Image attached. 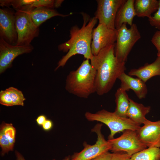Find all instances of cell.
<instances>
[{"label":"cell","instance_id":"cell-1","mask_svg":"<svg viewBox=\"0 0 160 160\" xmlns=\"http://www.w3.org/2000/svg\"><path fill=\"white\" fill-rule=\"evenodd\" d=\"M115 47L114 44L106 47L90 60L96 71V92L99 95L108 92L126 70L125 63L120 61L116 57Z\"/></svg>","mask_w":160,"mask_h":160},{"label":"cell","instance_id":"cell-2","mask_svg":"<svg viewBox=\"0 0 160 160\" xmlns=\"http://www.w3.org/2000/svg\"><path fill=\"white\" fill-rule=\"evenodd\" d=\"M82 15L83 23L81 28L77 25L71 27L70 39L58 46L59 51L67 53L58 62L55 70L64 66L70 58L76 54L82 55L90 60L94 56L91 49L92 32L98 20L95 17L89 19V16L85 13H82Z\"/></svg>","mask_w":160,"mask_h":160},{"label":"cell","instance_id":"cell-3","mask_svg":"<svg viewBox=\"0 0 160 160\" xmlns=\"http://www.w3.org/2000/svg\"><path fill=\"white\" fill-rule=\"evenodd\" d=\"M96 71L89 63V60H84L75 70L67 76L65 88L69 93L78 97L87 98L96 92Z\"/></svg>","mask_w":160,"mask_h":160},{"label":"cell","instance_id":"cell-4","mask_svg":"<svg viewBox=\"0 0 160 160\" xmlns=\"http://www.w3.org/2000/svg\"><path fill=\"white\" fill-rule=\"evenodd\" d=\"M85 116L89 121H97L103 123L109 128L111 133L108 140L114 138L115 135L119 132L130 129L137 131L140 127V125L130 119L121 117L113 112L103 109L93 113L86 112Z\"/></svg>","mask_w":160,"mask_h":160},{"label":"cell","instance_id":"cell-5","mask_svg":"<svg viewBox=\"0 0 160 160\" xmlns=\"http://www.w3.org/2000/svg\"><path fill=\"white\" fill-rule=\"evenodd\" d=\"M35 8L30 6L16 10L15 25L18 36L16 45H30L33 40L39 36V28L33 23L30 16V12Z\"/></svg>","mask_w":160,"mask_h":160},{"label":"cell","instance_id":"cell-6","mask_svg":"<svg viewBox=\"0 0 160 160\" xmlns=\"http://www.w3.org/2000/svg\"><path fill=\"white\" fill-rule=\"evenodd\" d=\"M116 44L115 54L120 62L125 63L129 54L136 43L141 38L136 24L133 23L128 28L126 24L116 29Z\"/></svg>","mask_w":160,"mask_h":160},{"label":"cell","instance_id":"cell-7","mask_svg":"<svg viewBox=\"0 0 160 160\" xmlns=\"http://www.w3.org/2000/svg\"><path fill=\"white\" fill-rule=\"evenodd\" d=\"M108 141L111 145L110 151L113 153L124 151L131 156L147 148L139 140L137 131L132 130H125L120 136Z\"/></svg>","mask_w":160,"mask_h":160},{"label":"cell","instance_id":"cell-8","mask_svg":"<svg viewBox=\"0 0 160 160\" xmlns=\"http://www.w3.org/2000/svg\"><path fill=\"white\" fill-rule=\"evenodd\" d=\"M102 124H98L92 130L97 135V140L95 143L92 145L84 143V149L80 152L74 154L71 160H91L111 150V144L105 140L102 133Z\"/></svg>","mask_w":160,"mask_h":160},{"label":"cell","instance_id":"cell-9","mask_svg":"<svg viewBox=\"0 0 160 160\" xmlns=\"http://www.w3.org/2000/svg\"><path fill=\"white\" fill-rule=\"evenodd\" d=\"M126 0H97V7L95 17L99 23L115 30L116 16L119 9Z\"/></svg>","mask_w":160,"mask_h":160},{"label":"cell","instance_id":"cell-10","mask_svg":"<svg viewBox=\"0 0 160 160\" xmlns=\"http://www.w3.org/2000/svg\"><path fill=\"white\" fill-rule=\"evenodd\" d=\"M33 49L31 45H11L0 38V73H2L12 65L14 60L20 55L31 52Z\"/></svg>","mask_w":160,"mask_h":160},{"label":"cell","instance_id":"cell-11","mask_svg":"<svg viewBox=\"0 0 160 160\" xmlns=\"http://www.w3.org/2000/svg\"><path fill=\"white\" fill-rule=\"evenodd\" d=\"M15 13L8 8L0 9V38L13 45H16L18 39Z\"/></svg>","mask_w":160,"mask_h":160},{"label":"cell","instance_id":"cell-12","mask_svg":"<svg viewBox=\"0 0 160 160\" xmlns=\"http://www.w3.org/2000/svg\"><path fill=\"white\" fill-rule=\"evenodd\" d=\"M116 41V29L108 28L99 23L92 32L91 49L93 55H97L101 50L108 45L114 44Z\"/></svg>","mask_w":160,"mask_h":160},{"label":"cell","instance_id":"cell-13","mask_svg":"<svg viewBox=\"0 0 160 160\" xmlns=\"http://www.w3.org/2000/svg\"><path fill=\"white\" fill-rule=\"evenodd\" d=\"M137 132L140 140L147 147L160 148V120H149Z\"/></svg>","mask_w":160,"mask_h":160},{"label":"cell","instance_id":"cell-14","mask_svg":"<svg viewBox=\"0 0 160 160\" xmlns=\"http://www.w3.org/2000/svg\"><path fill=\"white\" fill-rule=\"evenodd\" d=\"M121 81V87L123 89L129 91L133 90L139 99L144 98L148 92L145 83L138 78H133L131 76L122 73L119 77Z\"/></svg>","mask_w":160,"mask_h":160},{"label":"cell","instance_id":"cell-15","mask_svg":"<svg viewBox=\"0 0 160 160\" xmlns=\"http://www.w3.org/2000/svg\"><path fill=\"white\" fill-rule=\"evenodd\" d=\"M16 130L11 123H2L0 129V145L2 156L13 150Z\"/></svg>","mask_w":160,"mask_h":160},{"label":"cell","instance_id":"cell-16","mask_svg":"<svg viewBox=\"0 0 160 160\" xmlns=\"http://www.w3.org/2000/svg\"><path fill=\"white\" fill-rule=\"evenodd\" d=\"M135 0H126L117 13L115 23V29L120 28L124 24L131 26L134 17L136 16L134 4Z\"/></svg>","mask_w":160,"mask_h":160},{"label":"cell","instance_id":"cell-17","mask_svg":"<svg viewBox=\"0 0 160 160\" xmlns=\"http://www.w3.org/2000/svg\"><path fill=\"white\" fill-rule=\"evenodd\" d=\"M129 75L136 76L145 83L154 76H160V57L157 56L151 63H146L137 69L131 70Z\"/></svg>","mask_w":160,"mask_h":160},{"label":"cell","instance_id":"cell-18","mask_svg":"<svg viewBox=\"0 0 160 160\" xmlns=\"http://www.w3.org/2000/svg\"><path fill=\"white\" fill-rule=\"evenodd\" d=\"M129 101V106L127 113V118L140 125L147 123L149 120L146 118L145 116L150 112L151 107L145 106L130 98Z\"/></svg>","mask_w":160,"mask_h":160},{"label":"cell","instance_id":"cell-19","mask_svg":"<svg viewBox=\"0 0 160 160\" xmlns=\"http://www.w3.org/2000/svg\"><path fill=\"white\" fill-rule=\"evenodd\" d=\"M70 15L63 14L53 8L47 7L35 8L30 12V16L33 22L39 27L43 23L52 17L56 16L64 17Z\"/></svg>","mask_w":160,"mask_h":160},{"label":"cell","instance_id":"cell-20","mask_svg":"<svg viewBox=\"0 0 160 160\" xmlns=\"http://www.w3.org/2000/svg\"><path fill=\"white\" fill-rule=\"evenodd\" d=\"M134 6L136 16L139 17L149 18L155 12L159 7L157 0H135Z\"/></svg>","mask_w":160,"mask_h":160},{"label":"cell","instance_id":"cell-21","mask_svg":"<svg viewBox=\"0 0 160 160\" xmlns=\"http://www.w3.org/2000/svg\"><path fill=\"white\" fill-rule=\"evenodd\" d=\"M116 106L114 113L121 117L127 118V113L129 106V98L126 91L120 87L115 94Z\"/></svg>","mask_w":160,"mask_h":160},{"label":"cell","instance_id":"cell-22","mask_svg":"<svg viewBox=\"0 0 160 160\" xmlns=\"http://www.w3.org/2000/svg\"><path fill=\"white\" fill-rule=\"evenodd\" d=\"M130 160H160V148L148 147L133 155Z\"/></svg>","mask_w":160,"mask_h":160},{"label":"cell","instance_id":"cell-23","mask_svg":"<svg viewBox=\"0 0 160 160\" xmlns=\"http://www.w3.org/2000/svg\"><path fill=\"white\" fill-rule=\"evenodd\" d=\"M7 89L9 92L13 106L24 105V102L25 99L21 91L13 87Z\"/></svg>","mask_w":160,"mask_h":160},{"label":"cell","instance_id":"cell-24","mask_svg":"<svg viewBox=\"0 0 160 160\" xmlns=\"http://www.w3.org/2000/svg\"><path fill=\"white\" fill-rule=\"evenodd\" d=\"M34 0H11V5L16 10L33 5Z\"/></svg>","mask_w":160,"mask_h":160},{"label":"cell","instance_id":"cell-25","mask_svg":"<svg viewBox=\"0 0 160 160\" xmlns=\"http://www.w3.org/2000/svg\"><path fill=\"white\" fill-rule=\"evenodd\" d=\"M159 1V7L153 16L148 18L150 25L160 30V0Z\"/></svg>","mask_w":160,"mask_h":160},{"label":"cell","instance_id":"cell-26","mask_svg":"<svg viewBox=\"0 0 160 160\" xmlns=\"http://www.w3.org/2000/svg\"><path fill=\"white\" fill-rule=\"evenodd\" d=\"M0 103L7 106H13L9 92L7 89L0 92Z\"/></svg>","mask_w":160,"mask_h":160},{"label":"cell","instance_id":"cell-27","mask_svg":"<svg viewBox=\"0 0 160 160\" xmlns=\"http://www.w3.org/2000/svg\"><path fill=\"white\" fill-rule=\"evenodd\" d=\"M55 0H34L33 6L35 8L47 7L55 8Z\"/></svg>","mask_w":160,"mask_h":160},{"label":"cell","instance_id":"cell-28","mask_svg":"<svg viewBox=\"0 0 160 160\" xmlns=\"http://www.w3.org/2000/svg\"><path fill=\"white\" fill-rule=\"evenodd\" d=\"M151 41L156 48L158 52H160V30L157 31L154 33Z\"/></svg>","mask_w":160,"mask_h":160},{"label":"cell","instance_id":"cell-29","mask_svg":"<svg viewBox=\"0 0 160 160\" xmlns=\"http://www.w3.org/2000/svg\"><path fill=\"white\" fill-rule=\"evenodd\" d=\"M131 156L127 153H113L111 160H130Z\"/></svg>","mask_w":160,"mask_h":160},{"label":"cell","instance_id":"cell-30","mask_svg":"<svg viewBox=\"0 0 160 160\" xmlns=\"http://www.w3.org/2000/svg\"><path fill=\"white\" fill-rule=\"evenodd\" d=\"M112 155L113 153H111L108 151L91 160H111Z\"/></svg>","mask_w":160,"mask_h":160},{"label":"cell","instance_id":"cell-31","mask_svg":"<svg viewBox=\"0 0 160 160\" xmlns=\"http://www.w3.org/2000/svg\"><path fill=\"white\" fill-rule=\"evenodd\" d=\"M53 126L52 121L49 119H47L42 125L43 129L45 131H49L50 130Z\"/></svg>","mask_w":160,"mask_h":160},{"label":"cell","instance_id":"cell-32","mask_svg":"<svg viewBox=\"0 0 160 160\" xmlns=\"http://www.w3.org/2000/svg\"><path fill=\"white\" fill-rule=\"evenodd\" d=\"M47 120L46 116L44 115L39 116L36 119L37 124L40 126H42Z\"/></svg>","mask_w":160,"mask_h":160},{"label":"cell","instance_id":"cell-33","mask_svg":"<svg viewBox=\"0 0 160 160\" xmlns=\"http://www.w3.org/2000/svg\"><path fill=\"white\" fill-rule=\"evenodd\" d=\"M1 6L9 7L11 6V0H1L0 1Z\"/></svg>","mask_w":160,"mask_h":160},{"label":"cell","instance_id":"cell-34","mask_svg":"<svg viewBox=\"0 0 160 160\" xmlns=\"http://www.w3.org/2000/svg\"><path fill=\"white\" fill-rule=\"evenodd\" d=\"M15 155L16 160H26L23 155L18 151H15Z\"/></svg>","mask_w":160,"mask_h":160},{"label":"cell","instance_id":"cell-35","mask_svg":"<svg viewBox=\"0 0 160 160\" xmlns=\"http://www.w3.org/2000/svg\"><path fill=\"white\" fill-rule=\"evenodd\" d=\"M64 1L63 0H56L55 2V8H57L61 6L62 4Z\"/></svg>","mask_w":160,"mask_h":160},{"label":"cell","instance_id":"cell-36","mask_svg":"<svg viewBox=\"0 0 160 160\" xmlns=\"http://www.w3.org/2000/svg\"><path fill=\"white\" fill-rule=\"evenodd\" d=\"M71 159L70 156H67L65 157L62 160H71ZM52 160H56L55 159H53Z\"/></svg>","mask_w":160,"mask_h":160},{"label":"cell","instance_id":"cell-37","mask_svg":"<svg viewBox=\"0 0 160 160\" xmlns=\"http://www.w3.org/2000/svg\"><path fill=\"white\" fill-rule=\"evenodd\" d=\"M157 56L160 57V52H158L157 54Z\"/></svg>","mask_w":160,"mask_h":160},{"label":"cell","instance_id":"cell-38","mask_svg":"<svg viewBox=\"0 0 160 160\" xmlns=\"http://www.w3.org/2000/svg\"></svg>","mask_w":160,"mask_h":160}]
</instances>
